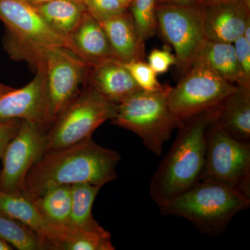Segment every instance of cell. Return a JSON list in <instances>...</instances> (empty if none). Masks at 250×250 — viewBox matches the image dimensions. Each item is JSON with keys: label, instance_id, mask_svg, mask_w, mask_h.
Masks as SVG:
<instances>
[{"label": "cell", "instance_id": "obj_3", "mask_svg": "<svg viewBox=\"0 0 250 250\" xmlns=\"http://www.w3.org/2000/svg\"><path fill=\"white\" fill-rule=\"evenodd\" d=\"M250 205V197L236 188L205 179L159 208L162 215L187 219L203 232L217 235Z\"/></svg>", "mask_w": 250, "mask_h": 250}, {"label": "cell", "instance_id": "obj_34", "mask_svg": "<svg viewBox=\"0 0 250 250\" xmlns=\"http://www.w3.org/2000/svg\"><path fill=\"white\" fill-rule=\"evenodd\" d=\"M26 1L29 2V4L35 6V7H37V6L46 4V3H48L49 1H53V0H26Z\"/></svg>", "mask_w": 250, "mask_h": 250}, {"label": "cell", "instance_id": "obj_27", "mask_svg": "<svg viewBox=\"0 0 250 250\" xmlns=\"http://www.w3.org/2000/svg\"><path fill=\"white\" fill-rule=\"evenodd\" d=\"M85 10L98 22L126 11L120 0H82Z\"/></svg>", "mask_w": 250, "mask_h": 250}, {"label": "cell", "instance_id": "obj_11", "mask_svg": "<svg viewBox=\"0 0 250 250\" xmlns=\"http://www.w3.org/2000/svg\"><path fill=\"white\" fill-rule=\"evenodd\" d=\"M45 128L34 122L21 121L1 157L0 190L22 194L28 172L45 152Z\"/></svg>", "mask_w": 250, "mask_h": 250}, {"label": "cell", "instance_id": "obj_16", "mask_svg": "<svg viewBox=\"0 0 250 250\" xmlns=\"http://www.w3.org/2000/svg\"><path fill=\"white\" fill-rule=\"evenodd\" d=\"M99 22L106 33L114 58L123 62L143 59L145 43L140 40L131 14L125 11Z\"/></svg>", "mask_w": 250, "mask_h": 250}, {"label": "cell", "instance_id": "obj_2", "mask_svg": "<svg viewBox=\"0 0 250 250\" xmlns=\"http://www.w3.org/2000/svg\"><path fill=\"white\" fill-rule=\"evenodd\" d=\"M219 106L192 117L179 126L177 138L151 180L149 192L158 206L187 191L201 180L207 132L218 118Z\"/></svg>", "mask_w": 250, "mask_h": 250}, {"label": "cell", "instance_id": "obj_10", "mask_svg": "<svg viewBox=\"0 0 250 250\" xmlns=\"http://www.w3.org/2000/svg\"><path fill=\"white\" fill-rule=\"evenodd\" d=\"M157 28L175 51L177 64L187 71L197 51L207 39L203 28V7L196 4H158Z\"/></svg>", "mask_w": 250, "mask_h": 250}, {"label": "cell", "instance_id": "obj_24", "mask_svg": "<svg viewBox=\"0 0 250 250\" xmlns=\"http://www.w3.org/2000/svg\"><path fill=\"white\" fill-rule=\"evenodd\" d=\"M0 237L17 250H48L45 241L35 231L1 211H0Z\"/></svg>", "mask_w": 250, "mask_h": 250}, {"label": "cell", "instance_id": "obj_13", "mask_svg": "<svg viewBox=\"0 0 250 250\" xmlns=\"http://www.w3.org/2000/svg\"><path fill=\"white\" fill-rule=\"evenodd\" d=\"M206 39L233 43L250 22V6L243 1L202 6Z\"/></svg>", "mask_w": 250, "mask_h": 250}, {"label": "cell", "instance_id": "obj_23", "mask_svg": "<svg viewBox=\"0 0 250 250\" xmlns=\"http://www.w3.org/2000/svg\"><path fill=\"white\" fill-rule=\"evenodd\" d=\"M102 187L88 183L71 185V210L68 226L88 228L99 225L92 215V208Z\"/></svg>", "mask_w": 250, "mask_h": 250}, {"label": "cell", "instance_id": "obj_29", "mask_svg": "<svg viewBox=\"0 0 250 250\" xmlns=\"http://www.w3.org/2000/svg\"><path fill=\"white\" fill-rule=\"evenodd\" d=\"M233 45L242 73L250 83V42L242 36Z\"/></svg>", "mask_w": 250, "mask_h": 250}, {"label": "cell", "instance_id": "obj_31", "mask_svg": "<svg viewBox=\"0 0 250 250\" xmlns=\"http://www.w3.org/2000/svg\"><path fill=\"white\" fill-rule=\"evenodd\" d=\"M243 1L250 6V0H197L195 4L200 6H210V5L224 4V3L237 2Z\"/></svg>", "mask_w": 250, "mask_h": 250}, {"label": "cell", "instance_id": "obj_25", "mask_svg": "<svg viewBox=\"0 0 250 250\" xmlns=\"http://www.w3.org/2000/svg\"><path fill=\"white\" fill-rule=\"evenodd\" d=\"M156 0H132L129 7L140 40L145 43L155 34L157 28Z\"/></svg>", "mask_w": 250, "mask_h": 250}, {"label": "cell", "instance_id": "obj_36", "mask_svg": "<svg viewBox=\"0 0 250 250\" xmlns=\"http://www.w3.org/2000/svg\"><path fill=\"white\" fill-rule=\"evenodd\" d=\"M121 1L122 4L124 5L125 7L128 9L129 8L130 5H131V2H132V0H120Z\"/></svg>", "mask_w": 250, "mask_h": 250}, {"label": "cell", "instance_id": "obj_12", "mask_svg": "<svg viewBox=\"0 0 250 250\" xmlns=\"http://www.w3.org/2000/svg\"><path fill=\"white\" fill-rule=\"evenodd\" d=\"M36 69L35 77L27 85L0 95V121L34 122L47 130L45 70L41 64Z\"/></svg>", "mask_w": 250, "mask_h": 250}, {"label": "cell", "instance_id": "obj_19", "mask_svg": "<svg viewBox=\"0 0 250 250\" xmlns=\"http://www.w3.org/2000/svg\"><path fill=\"white\" fill-rule=\"evenodd\" d=\"M70 38L76 53L90 65L113 57L107 36L101 24L86 11Z\"/></svg>", "mask_w": 250, "mask_h": 250}, {"label": "cell", "instance_id": "obj_1", "mask_svg": "<svg viewBox=\"0 0 250 250\" xmlns=\"http://www.w3.org/2000/svg\"><path fill=\"white\" fill-rule=\"evenodd\" d=\"M119 153L100 146L92 138L44 153L28 172L22 195L34 200L62 185L88 183L103 188L117 177Z\"/></svg>", "mask_w": 250, "mask_h": 250}, {"label": "cell", "instance_id": "obj_5", "mask_svg": "<svg viewBox=\"0 0 250 250\" xmlns=\"http://www.w3.org/2000/svg\"><path fill=\"white\" fill-rule=\"evenodd\" d=\"M169 86L155 91L139 90L117 106L113 124L132 131L153 154H162L164 144L179 123L167 102Z\"/></svg>", "mask_w": 250, "mask_h": 250}, {"label": "cell", "instance_id": "obj_22", "mask_svg": "<svg viewBox=\"0 0 250 250\" xmlns=\"http://www.w3.org/2000/svg\"><path fill=\"white\" fill-rule=\"evenodd\" d=\"M33 202L51 225L55 227L68 225L71 210V185L51 188Z\"/></svg>", "mask_w": 250, "mask_h": 250}, {"label": "cell", "instance_id": "obj_4", "mask_svg": "<svg viewBox=\"0 0 250 250\" xmlns=\"http://www.w3.org/2000/svg\"><path fill=\"white\" fill-rule=\"evenodd\" d=\"M0 21L7 31L5 47L13 58L35 65L49 47H66L76 53L70 38L51 27L26 0H0Z\"/></svg>", "mask_w": 250, "mask_h": 250}, {"label": "cell", "instance_id": "obj_33", "mask_svg": "<svg viewBox=\"0 0 250 250\" xmlns=\"http://www.w3.org/2000/svg\"><path fill=\"white\" fill-rule=\"evenodd\" d=\"M14 249V248L7 241L0 237V250H12Z\"/></svg>", "mask_w": 250, "mask_h": 250}, {"label": "cell", "instance_id": "obj_8", "mask_svg": "<svg viewBox=\"0 0 250 250\" xmlns=\"http://www.w3.org/2000/svg\"><path fill=\"white\" fill-rule=\"evenodd\" d=\"M216 119L207 132L202 179H210L236 188L250 197V143L230 136Z\"/></svg>", "mask_w": 250, "mask_h": 250}, {"label": "cell", "instance_id": "obj_18", "mask_svg": "<svg viewBox=\"0 0 250 250\" xmlns=\"http://www.w3.org/2000/svg\"><path fill=\"white\" fill-rule=\"evenodd\" d=\"M230 136L239 141L250 140V87L236 85L219 106L216 119Z\"/></svg>", "mask_w": 250, "mask_h": 250}, {"label": "cell", "instance_id": "obj_17", "mask_svg": "<svg viewBox=\"0 0 250 250\" xmlns=\"http://www.w3.org/2000/svg\"><path fill=\"white\" fill-rule=\"evenodd\" d=\"M192 65L205 67L233 84L250 87L240 68L233 43L206 40L197 51Z\"/></svg>", "mask_w": 250, "mask_h": 250}, {"label": "cell", "instance_id": "obj_21", "mask_svg": "<svg viewBox=\"0 0 250 250\" xmlns=\"http://www.w3.org/2000/svg\"><path fill=\"white\" fill-rule=\"evenodd\" d=\"M36 9L51 27L68 37L78 27L86 11L82 0H53Z\"/></svg>", "mask_w": 250, "mask_h": 250}, {"label": "cell", "instance_id": "obj_26", "mask_svg": "<svg viewBox=\"0 0 250 250\" xmlns=\"http://www.w3.org/2000/svg\"><path fill=\"white\" fill-rule=\"evenodd\" d=\"M139 88L145 91L160 90L164 85L158 82L156 74L143 59L123 62Z\"/></svg>", "mask_w": 250, "mask_h": 250}, {"label": "cell", "instance_id": "obj_14", "mask_svg": "<svg viewBox=\"0 0 250 250\" xmlns=\"http://www.w3.org/2000/svg\"><path fill=\"white\" fill-rule=\"evenodd\" d=\"M87 79L88 85L116 104L141 90L123 62L114 57L90 65Z\"/></svg>", "mask_w": 250, "mask_h": 250}, {"label": "cell", "instance_id": "obj_30", "mask_svg": "<svg viewBox=\"0 0 250 250\" xmlns=\"http://www.w3.org/2000/svg\"><path fill=\"white\" fill-rule=\"evenodd\" d=\"M22 121H0V164L7 145L17 134Z\"/></svg>", "mask_w": 250, "mask_h": 250}, {"label": "cell", "instance_id": "obj_9", "mask_svg": "<svg viewBox=\"0 0 250 250\" xmlns=\"http://www.w3.org/2000/svg\"><path fill=\"white\" fill-rule=\"evenodd\" d=\"M236 86L205 67L192 65L175 87H169L167 104L179 126L192 117L218 107Z\"/></svg>", "mask_w": 250, "mask_h": 250}, {"label": "cell", "instance_id": "obj_32", "mask_svg": "<svg viewBox=\"0 0 250 250\" xmlns=\"http://www.w3.org/2000/svg\"><path fill=\"white\" fill-rule=\"evenodd\" d=\"M197 0H156V4H195Z\"/></svg>", "mask_w": 250, "mask_h": 250}, {"label": "cell", "instance_id": "obj_35", "mask_svg": "<svg viewBox=\"0 0 250 250\" xmlns=\"http://www.w3.org/2000/svg\"><path fill=\"white\" fill-rule=\"evenodd\" d=\"M13 88L11 87L7 86V85L3 84V83H0V95L1 94L6 93V92L9 91V90H12Z\"/></svg>", "mask_w": 250, "mask_h": 250}, {"label": "cell", "instance_id": "obj_6", "mask_svg": "<svg viewBox=\"0 0 250 250\" xmlns=\"http://www.w3.org/2000/svg\"><path fill=\"white\" fill-rule=\"evenodd\" d=\"M117 106L88 85L46 130L45 152L92 138L99 126L114 118Z\"/></svg>", "mask_w": 250, "mask_h": 250}, {"label": "cell", "instance_id": "obj_7", "mask_svg": "<svg viewBox=\"0 0 250 250\" xmlns=\"http://www.w3.org/2000/svg\"><path fill=\"white\" fill-rule=\"evenodd\" d=\"M42 65L45 73L47 128L79 93L90 65L71 49H45L34 66Z\"/></svg>", "mask_w": 250, "mask_h": 250}, {"label": "cell", "instance_id": "obj_15", "mask_svg": "<svg viewBox=\"0 0 250 250\" xmlns=\"http://www.w3.org/2000/svg\"><path fill=\"white\" fill-rule=\"evenodd\" d=\"M0 211L35 231L45 241L48 250L57 249L58 228L43 218L30 199L22 194L0 190Z\"/></svg>", "mask_w": 250, "mask_h": 250}, {"label": "cell", "instance_id": "obj_28", "mask_svg": "<svg viewBox=\"0 0 250 250\" xmlns=\"http://www.w3.org/2000/svg\"><path fill=\"white\" fill-rule=\"evenodd\" d=\"M148 64L156 75L166 73L172 65H177L176 56L167 49H154L148 56Z\"/></svg>", "mask_w": 250, "mask_h": 250}, {"label": "cell", "instance_id": "obj_20", "mask_svg": "<svg viewBox=\"0 0 250 250\" xmlns=\"http://www.w3.org/2000/svg\"><path fill=\"white\" fill-rule=\"evenodd\" d=\"M57 250H114L111 233L99 224L88 228L59 227Z\"/></svg>", "mask_w": 250, "mask_h": 250}]
</instances>
